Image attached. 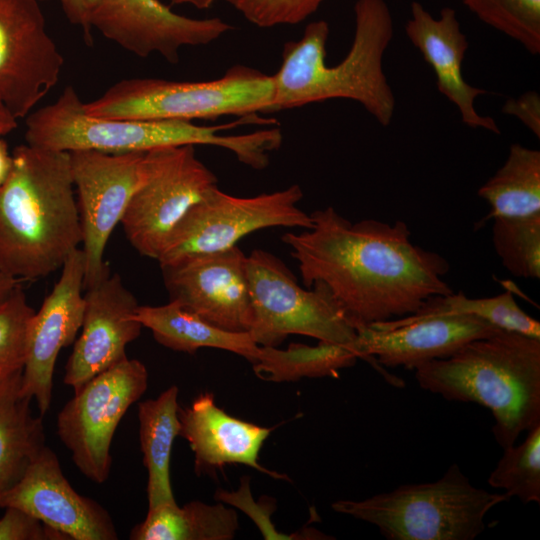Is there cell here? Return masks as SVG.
Here are the masks:
<instances>
[{
    "label": "cell",
    "instance_id": "cell-6",
    "mask_svg": "<svg viewBox=\"0 0 540 540\" xmlns=\"http://www.w3.org/2000/svg\"><path fill=\"white\" fill-rule=\"evenodd\" d=\"M473 486L457 464L435 482L407 484L364 500H339L334 511L371 523L388 540H473L484 518L508 501Z\"/></svg>",
    "mask_w": 540,
    "mask_h": 540
},
{
    "label": "cell",
    "instance_id": "cell-13",
    "mask_svg": "<svg viewBox=\"0 0 540 540\" xmlns=\"http://www.w3.org/2000/svg\"><path fill=\"white\" fill-rule=\"evenodd\" d=\"M63 65L39 0H0V100L15 118L49 93Z\"/></svg>",
    "mask_w": 540,
    "mask_h": 540
},
{
    "label": "cell",
    "instance_id": "cell-41",
    "mask_svg": "<svg viewBox=\"0 0 540 540\" xmlns=\"http://www.w3.org/2000/svg\"><path fill=\"white\" fill-rule=\"evenodd\" d=\"M171 4L181 5L189 4L198 9H207L211 7L217 0H169Z\"/></svg>",
    "mask_w": 540,
    "mask_h": 540
},
{
    "label": "cell",
    "instance_id": "cell-30",
    "mask_svg": "<svg viewBox=\"0 0 540 540\" xmlns=\"http://www.w3.org/2000/svg\"><path fill=\"white\" fill-rule=\"evenodd\" d=\"M487 482L491 487L505 489L509 499L517 497L523 504H540V425L529 430L520 445L504 448Z\"/></svg>",
    "mask_w": 540,
    "mask_h": 540
},
{
    "label": "cell",
    "instance_id": "cell-3",
    "mask_svg": "<svg viewBox=\"0 0 540 540\" xmlns=\"http://www.w3.org/2000/svg\"><path fill=\"white\" fill-rule=\"evenodd\" d=\"M351 47L338 64H326L329 24L310 22L297 41L285 43L273 74L272 112L331 99L363 106L382 126L390 125L395 96L383 71L384 53L393 38V18L386 0H356Z\"/></svg>",
    "mask_w": 540,
    "mask_h": 540
},
{
    "label": "cell",
    "instance_id": "cell-19",
    "mask_svg": "<svg viewBox=\"0 0 540 540\" xmlns=\"http://www.w3.org/2000/svg\"><path fill=\"white\" fill-rule=\"evenodd\" d=\"M17 507L73 540H116L108 511L76 492L47 445L20 480L0 498V508Z\"/></svg>",
    "mask_w": 540,
    "mask_h": 540
},
{
    "label": "cell",
    "instance_id": "cell-34",
    "mask_svg": "<svg viewBox=\"0 0 540 540\" xmlns=\"http://www.w3.org/2000/svg\"><path fill=\"white\" fill-rule=\"evenodd\" d=\"M215 498L222 502L234 505L247 513L258 526L265 539H293V535L278 532L271 523V515L275 510V503L269 497H261L260 502L253 501L250 492L249 478L241 479L240 489L236 492L218 490Z\"/></svg>",
    "mask_w": 540,
    "mask_h": 540
},
{
    "label": "cell",
    "instance_id": "cell-24",
    "mask_svg": "<svg viewBox=\"0 0 540 540\" xmlns=\"http://www.w3.org/2000/svg\"><path fill=\"white\" fill-rule=\"evenodd\" d=\"M21 378L19 373L0 383V498L46 446L43 417L33 415Z\"/></svg>",
    "mask_w": 540,
    "mask_h": 540
},
{
    "label": "cell",
    "instance_id": "cell-17",
    "mask_svg": "<svg viewBox=\"0 0 540 540\" xmlns=\"http://www.w3.org/2000/svg\"><path fill=\"white\" fill-rule=\"evenodd\" d=\"M58 281L34 314L21 392L35 399L41 417L52 401L53 375L62 348L75 342L81 329L85 299V259L81 248L61 267Z\"/></svg>",
    "mask_w": 540,
    "mask_h": 540
},
{
    "label": "cell",
    "instance_id": "cell-31",
    "mask_svg": "<svg viewBox=\"0 0 540 540\" xmlns=\"http://www.w3.org/2000/svg\"><path fill=\"white\" fill-rule=\"evenodd\" d=\"M479 20L540 53V0H462Z\"/></svg>",
    "mask_w": 540,
    "mask_h": 540
},
{
    "label": "cell",
    "instance_id": "cell-15",
    "mask_svg": "<svg viewBox=\"0 0 540 540\" xmlns=\"http://www.w3.org/2000/svg\"><path fill=\"white\" fill-rule=\"evenodd\" d=\"M501 329L467 314L407 315L357 330L355 349L394 386L403 381L384 367L415 369L434 359L447 358L467 343Z\"/></svg>",
    "mask_w": 540,
    "mask_h": 540
},
{
    "label": "cell",
    "instance_id": "cell-9",
    "mask_svg": "<svg viewBox=\"0 0 540 540\" xmlns=\"http://www.w3.org/2000/svg\"><path fill=\"white\" fill-rule=\"evenodd\" d=\"M216 186L195 146L146 151L142 180L120 222L127 240L140 255L157 260L188 211Z\"/></svg>",
    "mask_w": 540,
    "mask_h": 540
},
{
    "label": "cell",
    "instance_id": "cell-29",
    "mask_svg": "<svg viewBox=\"0 0 540 540\" xmlns=\"http://www.w3.org/2000/svg\"><path fill=\"white\" fill-rule=\"evenodd\" d=\"M492 242L512 275L540 278V214L493 218Z\"/></svg>",
    "mask_w": 540,
    "mask_h": 540
},
{
    "label": "cell",
    "instance_id": "cell-37",
    "mask_svg": "<svg viewBox=\"0 0 540 540\" xmlns=\"http://www.w3.org/2000/svg\"><path fill=\"white\" fill-rule=\"evenodd\" d=\"M50 1V0H39ZM61 5L63 13L67 20L82 30L83 37L88 44L93 43L92 31L88 26L85 12L84 0H55Z\"/></svg>",
    "mask_w": 540,
    "mask_h": 540
},
{
    "label": "cell",
    "instance_id": "cell-35",
    "mask_svg": "<svg viewBox=\"0 0 540 540\" xmlns=\"http://www.w3.org/2000/svg\"><path fill=\"white\" fill-rule=\"evenodd\" d=\"M0 518V540H67L61 532L45 525L26 511L9 506Z\"/></svg>",
    "mask_w": 540,
    "mask_h": 540
},
{
    "label": "cell",
    "instance_id": "cell-1",
    "mask_svg": "<svg viewBox=\"0 0 540 540\" xmlns=\"http://www.w3.org/2000/svg\"><path fill=\"white\" fill-rule=\"evenodd\" d=\"M310 216V229L286 232L282 241L305 287L322 282L356 330L414 314L430 297L453 293L442 279L448 261L414 245L405 222H351L331 206Z\"/></svg>",
    "mask_w": 540,
    "mask_h": 540
},
{
    "label": "cell",
    "instance_id": "cell-21",
    "mask_svg": "<svg viewBox=\"0 0 540 540\" xmlns=\"http://www.w3.org/2000/svg\"><path fill=\"white\" fill-rule=\"evenodd\" d=\"M180 435L194 453L197 474L211 472L225 465L241 464L284 478L258 463L260 450L271 433L262 427L226 413L210 392L198 395L192 403L179 408Z\"/></svg>",
    "mask_w": 540,
    "mask_h": 540
},
{
    "label": "cell",
    "instance_id": "cell-38",
    "mask_svg": "<svg viewBox=\"0 0 540 540\" xmlns=\"http://www.w3.org/2000/svg\"><path fill=\"white\" fill-rule=\"evenodd\" d=\"M13 165V157L8 151L6 142L0 136V187L7 180Z\"/></svg>",
    "mask_w": 540,
    "mask_h": 540
},
{
    "label": "cell",
    "instance_id": "cell-39",
    "mask_svg": "<svg viewBox=\"0 0 540 540\" xmlns=\"http://www.w3.org/2000/svg\"><path fill=\"white\" fill-rule=\"evenodd\" d=\"M17 127V118L0 100V136L6 135Z\"/></svg>",
    "mask_w": 540,
    "mask_h": 540
},
{
    "label": "cell",
    "instance_id": "cell-27",
    "mask_svg": "<svg viewBox=\"0 0 540 540\" xmlns=\"http://www.w3.org/2000/svg\"><path fill=\"white\" fill-rule=\"evenodd\" d=\"M357 359V354L347 346L319 341L316 346L292 343L286 349L260 346L252 366L260 379L281 383L336 377L339 370L355 365Z\"/></svg>",
    "mask_w": 540,
    "mask_h": 540
},
{
    "label": "cell",
    "instance_id": "cell-23",
    "mask_svg": "<svg viewBox=\"0 0 540 540\" xmlns=\"http://www.w3.org/2000/svg\"><path fill=\"white\" fill-rule=\"evenodd\" d=\"M178 392V387L172 385L158 397L138 405L139 440L148 475V509L176 502L170 479V459L181 429Z\"/></svg>",
    "mask_w": 540,
    "mask_h": 540
},
{
    "label": "cell",
    "instance_id": "cell-2",
    "mask_svg": "<svg viewBox=\"0 0 540 540\" xmlns=\"http://www.w3.org/2000/svg\"><path fill=\"white\" fill-rule=\"evenodd\" d=\"M0 187V272L35 281L61 269L82 243L69 152L28 144Z\"/></svg>",
    "mask_w": 540,
    "mask_h": 540
},
{
    "label": "cell",
    "instance_id": "cell-33",
    "mask_svg": "<svg viewBox=\"0 0 540 540\" xmlns=\"http://www.w3.org/2000/svg\"><path fill=\"white\" fill-rule=\"evenodd\" d=\"M247 21L261 27L298 24L314 14L325 0H224Z\"/></svg>",
    "mask_w": 540,
    "mask_h": 540
},
{
    "label": "cell",
    "instance_id": "cell-40",
    "mask_svg": "<svg viewBox=\"0 0 540 540\" xmlns=\"http://www.w3.org/2000/svg\"><path fill=\"white\" fill-rule=\"evenodd\" d=\"M20 285V281L0 272V303Z\"/></svg>",
    "mask_w": 540,
    "mask_h": 540
},
{
    "label": "cell",
    "instance_id": "cell-16",
    "mask_svg": "<svg viewBox=\"0 0 540 540\" xmlns=\"http://www.w3.org/2000/svg\"><path fill=\"white\" fill-rule=\"evenodd\" d=\"M160 268L170 300L219 328L249 332L247 255L238 246L185 256Z\"/></svg>",
    "mask_w": 540,
    "mask_h": 540
},
{
    "label": "cell",
    "instance_id": "cell-14",
    "mask_svg": "<svg viewBox=\"0 0 540 540\" xmlns=\"http://www.w3.org/2000/svg\"><path fill=\"white\" fill-rule=\"evenodd\" d=\"M91 31L138 57L159 54L179 61L186 46L208 45L233 27L219 17L191 18L159 0H84Z\"/></svg>",
    "mask_w": 540,
    "mask_h": 540
},
{
    "label": "cell",
    "instance_id": "cell-28",
    "mask_svg": "<svg viewBox=\"0 0 540 540\" xmlns=\"http://www.w3.org/2000/svg\"><path fill=\"white\" fill-rule=\"evenodd\" d=\"M467 314L509 332L540 339V323L525 313L511 291L486 298H469L463 293L433 296L427 299L415 316Z\"/></svg>",
    "mask_w": 540,
    "mask_h": 540
},
{
    "label": "cell",
    "instance_id": "cell-11",
    "mask_svg": "<svg viewBox=\"0 0 540 540\" xmlns=\"http://www.w3.org/2000/svg\"><path fill=\"white\" fill-rule=\"evenodd\" d=\"M147 387L146 366L126 357L86 382L59 412L57 434L90 481L101 484L108 479L115 431Z\"/></svg>",
    "mask_w": 540,
    "mask_h": 540
},
{
    "label": "cell",
    "instance_id": "cell-4",
    "mask_svg": "<svg viewBox=\"0 0 540 540\" xmlns=\"http://www.w3.org/2000/svg\"><path fill=\"white\" fill-rule=\"evenodd\" d=\"M421 388L449 401L474 402L495 420L504 449L540 425V339L501 330L475 339L453 355L415 368Z\"/></svg>",
    "mask_w": 540,
    "mask_h": 540
},
{
    "label": "cell",
    "instance_id": "cell-32",
    "mask_svg": "<svg viewBox=\"0 0 540 540\" xmlns=\"http://www.w3.org/2000/svg\"><path fill=\"white\" fill-rule=\"evenodd\" d=\"M34 314L20 285L0 303V383L23 372Z\"/></svg>",
    "mask_w": 540,
    "mask_h": 540
},
{
    "label": "cell",
    "instance_id": "cell-18",
    "mask_svg": "<svg viewBox=\"0 0 540 540\" xmlns=\"http://www.w3.org/2000/svg\"><path fill=\"white\" fill-rule=\"evenodd\" d=\"M81 334L65 366L64 383L78 391L86 382L127 357L126 347L143 326L134 294L108 272L86 288Z\"/></svg>",
    "mask_w": 540,
    "mask_h": 540
},
{
    "label": "cell",
    "instance_id": "cell-20",
    "mask_svg": "<svg viewBox=\"0 0 540 540\" xmlns=\"http://www.w3.org/2000/svg\"><path fill=\"white\" fill-rule=\"evenodd\" d=\"M410 10L406 35L434 70L438 91L458 108L465 125L500 134L496 121L480 115L475 108V99L487 94V90L472 86L464 79L462 63L469 44L456 11L445 7L440 16L434 18L418 1L411 3Z\"/></svg>",
    "mask_w": 540,
    "mask_h": 540
},
{
    "label": "cell",
    "instance_id": "cell-8",
    "mask_svg": "<svg viewBox=\"0 0 540 540\" xmlns=\"http://www.w3.org/2000/svg\"><path fill=\"white\" fill-rule=\"evenodd\" d=\"M247 277L249 334L259 346L278 347L298 334L347 346L357 354V330L322 282L301 287L281 259L261 249L247 255Z\"/></svg>",
    "mask_w": 540,
    "mask_h": 540
},
{
    "label": "cell",
    "instance_id": "cell-10",
    "mask_svg": "<svg viewBox=\"0 0 540 540\" xmlns=\"http://www.w3.org/2000/svg\"><path fill=\"white\" fill-rule=\"evenodd\" d=\"M302 198L297 184L252 197L233 196L213 187L181 220L157 261L162 266L189 255L227 250L265 228L310 229V214L298 207Z\"/></svg>",
    "mask_w": 540,
    "mask_h": 540
},
{
    "label": "cell",
    "instance_id": "cell-36",
    "mask_svg": "<svg viewBox=\"0 0 540 540\" xmlns=\"http://www.w3.org/2000/svg\"><path fill=\"white\" fill-rule=\"evenodd\" d=\"M502 112L518 118L538 139L540 138V96L527 91L517 98L508 99Z\"/></svg>",
    "mask_w": 540,
    "mask_h": 540
},
{
    "label": "cell",
    "instance_id": "cell-7",
    "mask_svg": "<svg viewBox=\"0 0 540 540\" xmlns=\"http://www.w3.org/2000/svg\"><path fill=\"white\" fill-rule=\"evenodd\" d=\"M272 75L244 65L210 81L129 78L84 103L93 116L134 120L215 119L272 112Z\"/></svg>",
    "mask_w": 540,
    "mask_h": 540
},
{
    "label": "cell",
    "instance_id": "cell-26",
    "mask_svg": "<svg viewBox=\"0 0 540 540\" xmlns=\"http://www.w3.org/2000/svg\"><path fill=\"white\" fill-rule=\"evenodd\" d=\"M478 195L491 206L485 219L540 214V151L512 144L506 161Z\"/></svg>",
    "mask_w": 540,
    "mask_h": 540
},
{
    "label": "cell",
    "instance_id": "cell-22",
    "mask_svg": "<svg viewBox=\"0 0 540 540\" xmlns=\"http://www.w3.org/2000/svg\"><path fill=\"white\" fill-rule=\"evenodd\" d=\"M136 318L151 330L154 339L174 351L193 354L200 348L235 353L253 363L260 346L249 332L219 328L177 301L160 306L139 305Z\"/></svg>",
    "mask_w": 540,
    "mask_h": 540
},
{
    "label": "cell",
    "instance_id": "cell-25",
    "mask_svg": "<svg viewBox=\"0 0 540 540\" xmlns=\"http://www.w3.org/2000/svg\"><path fill=\"white\" fill-rule=\"evenodd\" d=\"M239 529L237 512L222 502H176L147 511L145 519L132 528V540H230Z\"/></svg>",
    "mask_w": 540,
    "mask_h": 540
},
{
    "label": "cell",
    "instance_id": "cell-12",
    "mask_svg": "<svg viewBox=\"0 0 540 540\" xmlns=\"http://www.w3.org/2000/svg\"><path fill=\"white\" fill-rule=\"evenodd\" d=\"M85 259V289L110 272L104 262L107 242L120 224L140 184L145 152H69Z\"/></svg>",
    "mask_w": 540,
    "mask_h": 540
},
{
    "label": "cell",
    "instance_id": "cell-5",
    "mask_svg": "<svg viewBox=\"0 0 540 540\" xmlns=\"http://www.w3.org/2000/svg\"><path fill=\"white\" fill-rule=\"evenodd\" d=\"M26 144L49 150L104 153L146 152L152 149L210 145L232 152L244 165L253 163L262 146L257 132L238 135L221 131L244 125L239 118L215 125H196L184 120H134L93 116L72 86H66L51 104L26 116Z\"/></svg>",
    "mask_w": 540,
    "mask_h": 540
}]
</instances>
